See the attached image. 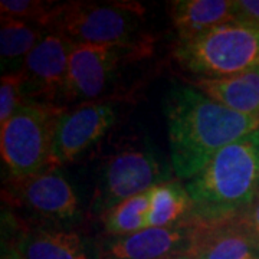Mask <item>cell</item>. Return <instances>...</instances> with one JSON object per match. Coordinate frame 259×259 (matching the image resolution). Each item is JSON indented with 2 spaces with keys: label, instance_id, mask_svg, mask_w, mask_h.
<instances>
[{
  "label": "cell",
  "instance_id": "obj_1",
  "mask_svg": "<svg viewBox=\"0 0 259 259\" xmlns=\"http://www.w3.org/2000/svg\"><path fill=\"white\" fill-rule=\"evenodd\" d=\"M170 164L179 180L192 179L222 148L259 128V117L213 101L192 83H175L166 95Z\"/></svg>",
  "mask_w": 259,
  "mask_h": 259
},
{
  "label": "cell",
  "instance_id": "obj_2",
  "mask_svg": "<svg viewBox=\"0 0 259 259\" xmlns=\"http://www.w3.org/2000/svg\"><path fill=\"white\" fill-rule=\"evenodd\" d=\"M192 221L212 225L239 218L259 192V128L222 148L187 183Z\"/></svg>",
  "mask_w": 259,
  "mask_h": 259
},
{
  "label": "cell",
  "instance_id": "obj_3",
  "mask_svg": "<svg viewBox=\"0 0 259 259\" xmlns=\"http://www.w3.org/2000/svg\"><path fill=\"white\" fill-rule=\"evenodd\" d=\"M143 6L136 2L55 3L45 29L74 45H137L153 42L141 32Z\"/></svg>",
  "mask_w": 259,
  "mask_h": 259
},
{
  "label": "cell",
  "instance_id": "obj_4",
  "mask_svg": "<svg viewBox=\"0 0 259 259\" xmlns=\"http://www.w3.org/2000/svg\"><path fill=\"white\" fill-rule=\"evenodd\" d=\"M173 56L196 78L221 79L259 65V26L226 20L186 40H177Z\"/></svg>",
  "mask_w": 259,
  "mask_h": 259
},
{
  "label": "cell",
  "instance_id": "obj_5",
  "mask_svg": "<svg viewBox=\"0 0 259 259\" xmlns=\"http://www.w3.org/2000/svg\"><path fill=\"white\" fill-rule=\"evenodd\" d=\"M66 108L25 101L0 127V151L8 179L20 180L51 170L56 122Z\"/></svg>",
  "mask_w": 259,
  "mask_h": 259
},
{
  "label": "cell",
  "instance_id": "obj_6",
  "mask_svg": "<svg viewBox=\"0 0 259 259\" xmlns=\"http://www.w3.org/2000/svg\"><path fill=\"white\" fill-rule=\"evenodd\" d=\"M173 176L171 164L151 144L121 148L102 166L88 214L100 219L114 206L173 180Z\"/></svg>",
  "mask_w": 259,
  "mask_h": 259
},
{
  "label": "cell",
  "instance_id": "obj_7",
  "mask_svg": "<svg viewBox=\"0 0 259 259\" xmlns=\"http://www.w3.org/2000/svg\"><path fill=\"white\" fill-rule=\"evenodd\" d=\"M3 206L28 225L71 228L81 218L74 186L59 168L3 186Z\"/></svg>",
  "mask_w": 259,
  "mask_h": 259
},
{
  "label": "cell",
  "instance_id": "obj_8",
  "mask_svg": "<svg viewBox=\"0 0 259 259\" xmlns=\"http://www.w3.org/2000/svg\"><path fill=\"white\" fill-rule=\"evenodd\" d=\"M151 42L137 45H76L69 58V71L62 104L81 105L108 98L121 69L147 58Z\"/></svg>",
  "mask_w": 259,
  "mask_h": 259
},
{
  "label": "cell",
  "instance_id": "obj_9",
  "mask_svg": "<svg viewBox=\"0 0 259 259\" xmlns=\"http://www.w3.org/2000/svg\"><path fill=\"white\" fill-rule=\"evenodd\" d=\"M2 259H98V246L72 228L28 225L3 207Z\"/></svg>",
  "mask_w": 259,
  "mask_h": 259
},
{
  "label": "cell",
  "instance_id": "obj_10",
  "mask_svg": "<svg viewBox=\"0 0 259 259\" xmlns=\"http://www.w3.org/2000/svg\"><path fill=\"white\" fill-rule=\"evenodd\" d=\"M115 121L117 112L110 102H88L65 110L56 122L49 167L59 168L74 161L100 141Z\"/></svg>",
  "mask_w": 259,
  "mask_h": 259
},
{
  "label": "cell",
  "instance_id": "obj_11",
  "mask_svg": "<svg viewBox=\"0 0 259 259\" xmlns=\"http://www.w3.org/2000/svg\"><path fill=\"white\" fill-rule=\"evenodd\" d=\"M72 42L48 33L25 59L20 72L26 101L54 104L65 108L64 93L69 71Z\"/></svg>",
  "mask_w": 259,
  "mask_h": 259
},
{
  "label": "cell",
  "instance_id": "obj_12",
  "mask_svg": "<svg viewBox=\"0 0 259 259\" xmlns=\"http://www.w3.org/2000/svg\"><path fill=\"white\" fill-rule=\"evenodd\" d=\"M199 223L189 221L168 228H146L124 236L97 241L98 259H163L192 253Z\"/></svg>",
  "mask_w": 259,
  "mask_h": 259
},
{
  "label": "cell",
  "instance_id": "obj_13",
  "mask_svg": "<svg viewBox=\"0 0 259 259\" xmlns=\"http://www.w3.org/2000/svg\"><path fill=\"white\" fill-rule=\"evenodd\" d=\"M194 259H259V245L241 216L212 225L199 223Z\"/></svg>",
  "mask_w": 259,
  "mask_h": 259
},
{
  "label": "cell",
  "instance_id": "obj_14",
  "mask_svg": "<svg viewBox=\"0 0 259 259\" xmlns=\"http://www.w3.org/2000/svg\"><path fill=\"white\" fill-rule=\"evenodd\" d=\"M190 83L213 101L233 111L259 117V65L243 74L229 78H196Z\"/></svg>",
  "mask_w": 259,
  "mask_h": 259
},
{
  "label": "cell",
  "instance_id": "obj_15",
  "mask_svg": "<svg viewBox=\"0 0 259 259\" xmlns=\"http://www.w3.org/2000/svg\"><path fill=\"white\" fill-rule=\"evenodd\" d=\"M232 0H173L168 13L179 39L197 36L226 20H231Z\"/></svg>",
  "mask_w": 259,
  "mask_h": 259
},
{
  "label": "cell",
  "instance_id": "obj_16",
  "mask_svg": "<svg viewBox=\"0 0 259 259\" xmlns=\"http://www.w3.org/2000/svg\"><path fill=\"white\" fill-rule=\"evenodd\" d=\"M47 29L36 23H28L2 16L0 26V61L2 72H20L25 59L42 37Z\"/></svg>",
  "mask_w": 259,
  "mask_h": 259
},
{
  "label": "cell",
  "instance_id": "obj_17",
  "mask_svg": "<svg viewBox=\"0 0 259 259\" xmlns=\"http://www.w3.org/2000/svg\"><path fill=\"white\" fill-rule=\"evenodd\" d=\"M192 199L180 180L150 189L147 228H168L192 221Z\"/></svg>",
  "mask_w": 259,
  "mask_h": 259
},
{
  "label": "cell",
  "instance_id": "obj_18",
  "mask_svg": "<svg viewBox=\"0 0 259 259\" xmlns=\"http://www.w3.org/2000/svg\"><path fill=\"white\" fill-rule=\"evenodd\" d=\"M150 190L114 206L100 218L107 236H124L147 228Z\"/></svg>",
  "mask_w": 259,
  "mask_h": 259
},
{
  "label": "cell",
  "instance_id": "obj_19",
  "mask_svg": "<svg viewBox=\"0 0 259 259\" xmlns=\"http://www.w3.org/2000/svg\"><path fill=\"white\" fill-rule=\"evenodd\" d=\"M54 2L40 0H2L0 12L2 16L16 19L28 23H36L45 28L48 18L54 9Z\"/></svg>",
  "mask_w": 259,
  "mask_h": 259
},
{
  "label": "cell",
  "instance_id": "obj_20",
  "mask_svg": "<svg viewBox=\"0 0 259 259\" xmlns=\"http://www.w3.org/2000/svg\"><path fill=\"white\" fill-rule=\"evenodd\" d=\"M26 101L22 72L2 75L0 81V127L6 124L19 107Z\"/></svg>",
  "mask_w": 259,
  "mask_h": 259
},
{
  "label": "cell",
  "instance_id": "obj_21",
  "mask_svg": "<svg viewBox=\"0 0 259 259\" xmlns=\"http://www.w3.org/2000/svg\"><path fill=\"white\" fill-rule=\"evenodd\" d=\"M232 19L259 26V0H232Z\"/></svg>",
  "mask_w": 259,
  "mask_h": 259
},
{
  "label": "cell",
  "instance_id": "obj_22",
  "mask_svg": "<svg viewBox=\"0 0 259 259\" xmlns=\"http://www.w3.org/2000/svg\"><path fill=\"white\" fill-rule=\"evenodd\" d=\"M241 219L259 245V197L253 202L249 209L242 214Z\"/></svg>",
  "mask_w": 259,
  "mask_h": 259
},
{
  "label": "cell",
  "instance_id": "obj_23",
  "mask_svg": "<svg viewBox=\"0 0 259 259\" xmlns=\"http://www.w3.org/2000/svg\"><path fill=\"white\" fill-rule=\"evenodd\" d=\"M163 259H194L192 253H182V255H175V256H168Z\"/></svg>",
  "mask_w": 259,
  "mask_h": 259
},
{
  "label": "cell",
  "instance_id": "obj_24",
  "mask_svg": "<svg viewBox=\"0 0 259 259\" xmlns=\"http://www.w3.org/2000/svg\"><path fill=\"white\" fill-rule=\"evenodd\" d=\"M258 197H259V192H258ZM258 197H256V199H258Z\"/></svg>",
  "mask_w": 259,
  "mask_h": 259
}]
</instances>
